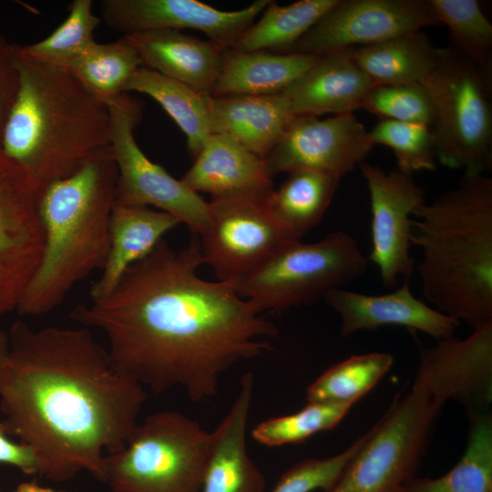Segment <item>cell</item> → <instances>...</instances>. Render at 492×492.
I'll return each mask as SVG.
<instances>
[{"mask_svg": "<svg viewBox=\"0 0 492 492\" xmlns=\"http://www.w3.org/2000/svg\"><path fill=\"white\" fill-rule=\"evenodd\" d=\"M198 235L180 251L164 239L114 289L77 305L70 317L103 333L121 374L155 394L181 387L193 402L218 394L236 363L272 350V323L230 281H206Z\"/></svg>", "mask_w": 492, "mask_h": 492, "instance_id": "6da1fadb", "label": "cell"}, {"mask_svg": "<svg viewBox=\"0 0 492 492\" xmlns=\"http://www.w3.org/2000/svg\"><path fill=\"white\" fill-rule=\"evenodd\" d=\"M0 362V410L9 436L31 446L39 476L64 483L85 470L105 480V456L138 424L145 387L119 373L91 330L16 321Z\"/></svg>", "mask_w": 492, "mask_h": 492, "instance_id": "7a4b0ae2", "label": "cell"}, {"mask_svg": "<svg viewBox=\"0 0 492 492\" xmlns=\"http://www.w3.org/2000/svg\"><path fill=\"white\" fill-rule=\"evenodd\" d=\"M425 298L473 329L492 322V178L465 176L413 215Z\"/></svg>", "mask_w": 492, "mask_h": 492, "instance_id": "3957f363", "label": "cell"}, {"mask_svg": "<svg viewBox=\"0 0 492 492\" xmlns=\"http://www.w3.org/2000/svg\"><path fill=\"white\" fill-rule=\"evenodd\" d=\"M12 49L19 87L0 148L40 191L110 145V113L66 69L29 57L19 45Z\"/></svg>", "mask_w": 492, "mask_h": 492, "instance_id": "277c9868", "label": "cell"}, {"mask_svg": "<svg viewBox=\"0 0 492 492\" xmlns=\"http://www.w3.org/2000/svg\"><path fill=\"white\" fill-rule=\"evenodd\" d=\"M117 179L108 145L93 151L69 176L40 190L44 247L15 309L19 314L49 313L80 281L102 271L110 246Z\"/></svg>", "mask_w": 492, "mask_h": 492, "instance_id": "5b68a950", "label": "cell"}, {"mask_svg": "<svg viewBox=\"0 0 492 492\" xmlns=\"http://www.w3.org/2000/svg\"><path fill=\"white\" fill-rule=\"evenodd\" d=\"M212 432L178 411H159L138 423L125 446L106 454L111 492H200Z\"/></svg>", "mask_w": 492, "mask_h": 492, "instance_id": "8992f818", "label": "cell"}, {"mask_svg": "<svg viewBox=\"0 0 492 492\" xmlns=\"http://www.w3.org/2000/svg\"><path fill=\"white\" fill-rule=\"evenodd\" d=\"M437 64L422 83L434 108L431 130L436 161L465 176L492 167V77L454 47H438Z\"/></svg>", "mask_w": 492, "mask_h": 492, "instance_id": "52a82bcc", "label": "cell"}, {"mask_svg": "<svg viewBox=\"0 0 492 492\" xmlns=\"http://www.w3.org/2000/svg\"><path fill=\"white\" fill-rule=\"evenodd\" d=\"M445 404L415 377L367 432L358 451L327 492H397L415 477Z\"/></svg>", "mask_w": 492, "mask_h": 492, "instance_id": "ba28073f", "label": "cell"}, {"mask_svg": "<svg viewBox=\"0 0 492 492\" xmlns=\"http://www.w3.org/2000/svg\"><path fill=\"white\" fill-rule=\"evenodd\" d=\"M367 264L352 235L333 231L315 242L295 241L284 246L236 283L237 291L260 312L282 313L350 283Z\"/></svg>", "mask_w": 492, "mask_h": 492, "instance_id": "9c48e42d", "label": "cell"}, {"mask_svg": "<svg viewBox=\"0 0 492 492\" xmlns=\"http://www.w3.org/2000/svg\"><path fill=\"white\" fill-rule=\"evenodd\" d=\"M110 113V147L118 169L117 204L153 206L185 224L200 236L209 221V202L152 162L140 149L134 130L141 120L142 107L124 93L108 106Z\"/></svg>", "mask_w": 492, "mask_h": 492, "instance_id": "30bf717a", "label": "cell"}, {"mask_svg": "<svg viewBox=\"0 0 492 492\" xmlns=\"http://www.w3.org/2000/svg\"><path fill=\"white\" fill-rule=\"evenodd\" d=\"M209 208L199 239L203 263L218 281L238 283L279 250L301 241L271 213L265 200H211Z\"/></svg>", "mask_w": 492, "mask_h": 492, "instance_id": "8fae6325", "label": "cell"}, {"mask_svg": "<svg viewBox=\"0 0 492 492\" xmlns=\"http://www.w3.org/2000/svg\"><path fill=\"white\" fill-rule=\"evenodd\" d=\"M39 190L0 148V319L15 310L42 255Z\"/></svg>", "mask_w": 492, "mask_h": 492, "instance_id": "7c38bea8", "label": "cell"}, {"mask_svg": "<svg viewBox=\"0 0 492 492\" xmlns=\"http://www.w3.org/2000/svg\"><path fill=\"white\" fill-rule=\"evenodd\" d=\"M434 26L427 0H337L286 53L323 56Z\"/></svg>", "mask_w": 492, "mask_h": 492, "instance_id": "4fadbf2b", "label": "cell"}, {"mask_svg": "<svg viewBox=\"0 0 492 492\" xmlns=\"http://www.w3.org/2000/svg\"><path fill=\"white\" fill-rule=\"evenodd\" d=\"M371 208V251L367 260L378 269L385 286H395L414 271L411 256L413 215L425 202L424 189L412 174L385 172L367 162L359 165Z\"/></svg>", "mask_w": 492, "mask_h": 492, "instance_id": "5bb4252c", "label": "cell"}, {"mask_svg": "<svg viewBox=\"0 0 492 492\" xmlns=\"http://www.w3.org/2000/svg\"><path fill=\"white\" fill-rule=\"evenodd\" d=\"M373 148L369 131L354 113L324 119L294 116L264 162L272 178L308 169L342 179L364 162Z\"/></svg>", "mask_w": 492, "mask_h": 492, "instance_id": "9a60e30c", "label": "cell"}, {"mask_svg": "<svg viewBox=\"0 0 492 492\" xmlns=\"http://www.w3.org/2000/svg\"><path fill=\"white\" fill-rule=\"evenodd\" d=\"M271 0H257L236 11H222L197 0H102L106 25L127 36L160 29H194L231 48Z\"/></svg>", "mask_w": 492, "mask_h": 492, "instance_id": "2e32d148", "label": "cell"}, {"mask_svg": "<svg viewBox=\"0 0 492 492\" xmlns=\"http://www.w3.org/2000/svg\"><path fill=\"white\" fill-rule=\"evenodd\" d=\"M417 369L435 381L448 400L468 415L490 412L492 402V322L466 338L454 336L421 350Z\"/></svg>", "mask_w": 492, "mask_h": 492, "instance_id": "e0dca14e", "label": "cell"}, {"mask_svg": "<svg viewBox=\"0 0 492 492\" xmlns=\"http://www.w3.org/2000/svg\"><path fill=\"white\" fill-rule=\"evenodd\" d=\"M323 299L339 315L340 333L349 336L362 330L403 326L437 341L454 336L459 322L416 298L409 278L392 292L373 295L343 288L328 291Z\"/></svg>", "mask_w": 492, "mask_h": 492, "instance_id": "ac0fdd59", "label": "cell"}, {"mask_svg": "<svg viewBox=\"0 0 492 492\" xmlns=\"http://www.w3.org/2000/svg\"><path fill=\"white\" fill-rule=\"evenodd\" d=\"M180 179L192 190L210 194L211 200H266L273 190L264 159L220 134L209 137Z\"/></svg>", "mask_w": 492, "mask_h": 492, "instance_id": "d6986e66", "label": "cell"}, {"mask_svg": "<svg viewBox=\"0 0 492 492\" xmlns=\"http://www.w3.org/2000/svg\"><path fill=\"white\" fill-rule=\"evenodd\" d=\"M254 378L245 373L228 414L212 431L201 492H264L263 475L246 449V429Z\"/></svg>", "mask_w": 492, "mask_h": 492, "instance_id": "ffe728a7", "label": "cell"}, {"mask_svg": "<svg viewBox=\"0 0 492 492\" xmlns=\"http://www.w3.org/2000/svg\"><path fill=\"white\" fill-rule=\"evenodd\" d=\"M142 67L210 95L227 48L180 30H149L127 35Z\"/></svg>", "mask_w": 492, "mask_h": 492, "instance_id": "44dd1931", "label": "cell"}, {"mask_svg": "<svg viewBox=\"0 0 492 492\" xmlns=\"http://www.w3.org/2000/svg\"><path fill=\"white\" fill-rule=\"evenodd\" d=\"M373 87L351 56V48L321 56L283 92L295 117L342 115L361 108Z\"/></svg>", "mask_w": 492, "mask_h": 492, "instance_id": "7402d4cb", "label": "cell"}, {"mask_svg": "<svg viewBox=\"0 0 492 492\" xmlns=\"http://www.w3.org/2000/svg\"><path fill=\"white\" fill-rule=\"evenodd\" d=\"M211 134L224 135L265 159L294 118L284 92L264 96L210 97Z\"/></svg>", "mask_w": 492, "mask_h": 492, "instance_id": "603a6c76", "label": "cell"}, {"mask_svg": "<svg viewBox=\"0 0 492 492\" xmlns=\"http://www.w3.org/2000/svg\"><path fill=\"white\" fill-rule=\"evenodd\" d=\"M179 220L146 206L115 203L110 219V246L101 275L90 289V299L109 293L126 271L145 258Z\"/></svg>", "mask_w": 492, "mask_h": 492, "instance_id": "cb8c5ba5", "label": "cell"}, {"mask_svg": "<svg viewBox=\"0 0 492 492\" xmlns=\"http://www.w3.org/2000/svg\"><path fill=\"white\" fill-rule=\"evenodd\" d=\"M321 57L306 53L227 48L210 96H264L283 92Z\"/></svg>", "mask_w": 492, "mask_h": 492, "instance_id": "d4e9b609", "label": "cell"}, {"mask_svg": "<svg viewBox=\"0 0 492 492\" xmlns=\"http://www.w3.org/2000/svg\"><path fill=\"white\" fill-rule=\"evenodd\" d=\"M351 56L373 86L422 84L437 64V48L423 31L351 48Z\"/></svg>", "mask_w": 492, "mask_h": 492, "instance_id": "484cf974", "label": "cell"}, {"mask_svg": "<svg viewBox=\"0 0 492 492\" xmlns=\"http://www.w3.org/2000/svg\"><path fill=\"white\" fill-rule=\"evenodd\" d=\"M136 91L156 100L186 136L187 149L194 159L211 135L209 101L210 95L140 67L130 77L125 93Z\"/></svg>", "mask_w": 492, "mask_h": 492, "instance_id": "4316f807", "label": "cell"}, {"mask_svg": "<svg viewBox=\"0 0 492 492\" xmlns=\"http://www.w3.org/2000/svg\"><path fill=\"white\" fill-rule=\"evenodd\" d=\"M340 178L314 169H300L265 200L271 213L298 239L323 219L337 190Z\"/></svg>", "mask_w": 492, "mask_h": 492, "instance_id": "83f0119b", "label": "cell"}, {"mask_svg": "<svg viewBox=\"0 0 492 492\" xmlns=\"http://www.w3.org/2000/svg\"><path fill=\"white\" fill-rule=\"evenodd\" d=\"M469 416L466 446L454 467L437 478L414 477L397 492H492V415Z\"/></svg>", "mask_w": 492, "mask_h": 492, "instance_id": "f1b7e54d", "label": "cell"}, {"mask_svg": "<svg viewBox=\"0 0 492 492\" xmlns=\"http://www.w3.org/2000/svg\"><path fill=\"white\" fill-rule=\"evenodd\" d=\"M337 0H299L287 5L271 1L231 47L237 51L286 53Z\"/></svg>", "mask_w": 492, "mask_h": 492, "instance_id": "f546056e", "label": "cell"}, {"mask_svg": "<svg viewBox=\"0 0 492 492\" xmlns=\"http://www.w3.org/2000/svg\"><path fill=\"white\" fill-rule=\"evenodd\" d=\"M140 67L135 46L128 36H122L108 44L95 42L64 69L108 106L125 93L128 80Z\"/></svg>", "mask_w": 492, "mask_h": 492, "instance_id": "4dcf8cb0", "label": "cell"}, {"mask_svg": "<svg viewBox=\"0 0 492 492\" xmlns=\"http://www.w3.org/2000/svg\"><path fill=\"white\" fill-rule=\"evenodd\" d=\"M393 362L392 354L377 352L335 364L309 385L307 403L355 404L390 370Z\"/></svg>", "mask_w": 492, "mask_h": 492, "instance_id": "1f68e13d", "label": "cell"}, {"mask_svg": "<svg viewBox=\"0 0 492 492\" xmlns=\"http://www.w3.org/2000/svg\"><path fill=\"white\" fill-rule=\"evenodd\" d=\"M440 25L448 27L451 46L492 77V25L477 0H427Z\"/></svg>", "mask_w": 492, "mask_h": 492, "instance_id": "d6a6232c", "label": "cell"}, {"mask_svg": "<svg viewBox=\"0 0 492 492\" xmlns=\"http://www.w3.org/2000/svg\"><path fill=\"white\" fill-rule=\"evenodd\" d=\"M91 0H74L68 6L64 22L47 37L26 46H20L29 57L65 68L96 41L94 31L100 18L92 10Z\"/></svg>", "mask_w": 492, "mask_h": 492, "instance_id": "836d02e7", "label": "cell"}, {"mask_svg": "<svg viewBox=\"0 0 492 492\" xmlns=\"http://www.w3.org/2000/svg\"><path fill=\"white\" fill-rule=\"evenodd\" d=\"M353 403H307L300 411L260 422L251 431L252 438L266 446L302 442L333 428L346 415Z\"/></svg>", "mask_w": 492, "mask_h": 492, "instance_id": "e575fe53", "label": "cell"}, {"mask_svg": "<svg viewBox=\"0 0 492 492\" xmlns=\"http://www.w3.org/2000/svg\"><path fill=\"white\" fill-rule=\"evenodd\" d=\"M369 137L374 146L383 145L392 149L402 172L412 174L436 168L435 139L427 126L379 120L369 131Z\"/></svg>", "mask_w": 492, "mask_h": 492, "instance_id": "d590c367", "label": "cell"}, {"mask_svg": "<svg viewBox=\"0 0 492 492\" xmlns=\"http://www.w3.org/2000/svg\"><path fill=\"white\" fill-rule=\"evenodd\" d=\"M361 108L377 116L380 120L431 128L434 119L432 99L423 84L373 86L365 94Z\"/></svg>", "mask_w": 492, "mask_h": 492, "instance_id": "8d00e7d4", "label": "cell"}, {"mask_svg": "<svg viewBox=\"0 0 492 492\" xmlns=\"http://www.w3.org/2000/svg\"><path fill=\"white\" fill-rule=\"evenodd\" d=\"M364 437L365 434L333 456L310 458L295 464L280 477L271 492H311L315 489L327 492L335 485Z\"/></svg>", "mask_w": 492, "mask_h": 492, "instance_id": "74e56055", "label": "cell"}, {"mask_svg": "<svg viewBox=\"0 0 492 492\" xmlns=\"http://www.w3.org/2000/svg\"><path fill=\"white\" fill-rule=\"evenodd\" d=\"M12 45L0 34V143L19 87V73L14 61Z\"/></svg>", "mask_w": 492, "mask_h": 492, "instance_id": "f35d334b", "label": "cell"}, {"mask_svg": "<svg viewBox=\"0 0 492 492\" xmlns=\"http://www.w3.org/2000/svg\"><path fill=\"white\" fill-rule=\"evenodd\" d=\"M0 464L14 466L27 476L39 474V461L34 449L22 442L12 441L2 420H0Z\"/></svg>", "mask_w": 492, "mask_h": 492, "instance_id": "ab89813d", "label": "cell"}, {"mask_svg": "<svg viewBox=\"0 0 492 492\" xmlns=\"http://www.w3.org/2000/svg\"><path fill=\"white\" fill-rule=\"evenodd\" d=\"M13 492H65V491L56 490L50 487H43L34 481H31V482L20 483Z\"/></svg>", "mask_w": 492, "mask_h": 492, "instance_id": "60d3db41", "label": "cell"}, {"mask_svg": "<svg viewBox=\"0 0 492 492\" xmlns=\"http://www.w3.org/2000/svg\"><path fill=\"white\" fill-rule=\"evenodd\" d=\"M9 351V339L0 327V362H2L7 355Z\"/></svg>", "mask_w": 492, "mask_h": 492, "instance_id": "b9f144b4", "label": "cell"}, {"mask_svg": "<svg viewBox=\"0 0 492 492\" xmlns=\"http://www.w3.org/2000/svg\"><path fill=\"white\" fill-rule=\"evenodd\" d=\"M0 492H2V490L0 489Z\"/></svg>", "mask_w": 492, "mask_h": 492, "instance_id": "7bdbcfd3", "label": "cell"}]
</instances>
